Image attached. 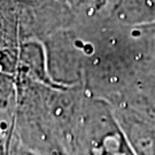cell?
I'll return each mask as SVG.
<instances>
[{"label":"cell","mask_w":155,"mask_h":155,"mask_svg":"<svg viewBox=\"0 0 155 155\" xmlns=\"http://www.w3.org/2000/svg\"><path fill=\"white\" fill-rule=\"evenodd\" d=\"M123 134L134 155H155V127L134 115H123Z\"/></svg>","instance_id":"cell-1"},{"label":"cell","mask_w":155,"mask_h":155,"mask_svg":"<svg viewBox=\"0 0 155 155\" xmlns=\"http://www.w3.org/2000/svg\"><path fill=\"white\" fill-rule=\"evenodd\" d=\"M20 155H31V154H28V153H24V154H20Z\"/></svg>","instance_id":"cell-2"}]
</instances>
